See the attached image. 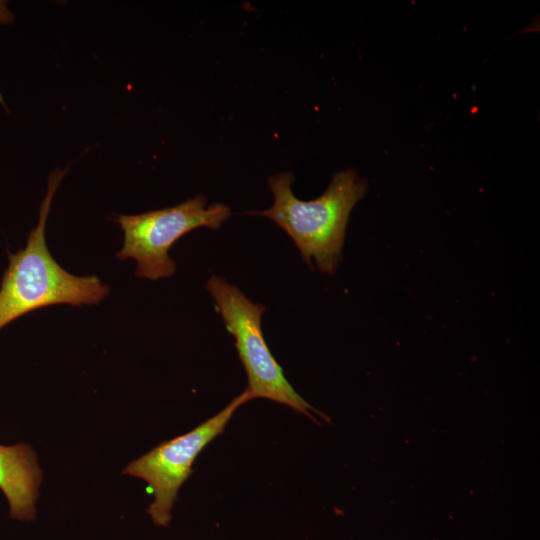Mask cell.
I'll return each mask as SVG.
<instances>
[{
  "instance_id": "2",
  "label": "cell",
  "mask_w": 540,
  "mask_h": 540,
  "mask_svg": "<svg viewBox=\"0 0 540 540\" xmlns=\"http://www.w3.org/2000/svg\"><path fill=\"white\" fill-rule=\"evenodd\" d=\"M292 182L290 172L270 177L272 207L250 214L265 216L283 229L311 269L315 260L320 271L333 274L342 258L350 212L364 196L367 183L355 170L347 169L333 175L321 196L302 201L293 194Z\"/></svg>"
},
{
  "instance_id": "5",
  "label": "cell",
  "mask_w": 540,
  "mask_h": 540,
  "mask_svg": "<svg viewBox=\"0 0 540 540\" xmlns=\"http://www.w3.org/2000/svg\"><path fill=\"white\" fill-rule=\"evenodd\" d=\"M249 400L251 396L245 389L216 415L193 430L160 443L124 468L123 474L142 479L153 494L147 513L155 526H169L178 491L192 474L195 459L223 433L235 411Z\"/></svg>"
},
{
  "instance_id": "1",
  "label": "cell",
  "mask_w": 540,
  "mask_h": 540,
  "mask_svg": "<svg viewBox=\"0 0 540 540\" xmlns=\"http://www.w3.org/2000/svg\"><path fill=\"white\" fill-rule=\"evenodd\" d=\"M68 169L50 173L37 225L30 230L25 247L8 254L9 263L0 283V330L46 306L95 305L109 294V287L97 276H76L63 269L46 244L45 227L52 200Z\"/></svg>"
},
{
  "instance_id": "7",
  "label": "cell",
  "mask_w": 540,
  "mask_h": 540,
  "mask_svg": "<svg viewBox=\"0 0 540 540\" xmlns=\"http://www.w3.org/2000/svg\"><path fill=\"white\" fill-rule=\"evenodd\" d=\"M14 20V15L7 7L6 1H0V25L10 24Z\"/></svg>"
},
{
  "instance_id": "6",
  "label": "cell",
  "mask_w": 540,
  "mask_h": 540,
  "mask_svg": "<svg viewBox=\"0 0 540 540\" xmlns=\"http://www.w3.org/2000/svg\"><path fill=\"white\" fill-rule=\"evenodd\" d=\"M43 472L31 445L20 442L0 444V490L11 519L30 522L36 517V502Z\"/></svg>"
},
{
  "instance_id": "3",
  "label": "cell",
  "mask_w": 540,
  "mask_h": 540,
  "mask_svg": "<svg viewBox=\"0 0 540 540\" xmlns=\"http://www.w3.org/2000/svg\"><path fill=\"white\" fill-rule=\"evenodd\" d=\"M227 331L234 337L239 358L247 374L251 399L264 398L304 413L317 422L311 412L330 422L292 387L272 355L262 332L261 319L266 307L252 302L224 277L213 275L206 283Z\"/></svg>"
},
{
  "instance_id": "4",
  "label": "cell",
  "mask_w": 540,
  "mask_h": 540,
  "mask_svg": "<svg viewBox=\"0 0 540 540\" xmlns=\"http://www.w3.org/2000/svg\"><path fill=\"white\" fill-rule=\"evenodd\" d=\"M206 202L203 195H197L173 207L137 215H115L114 221L124 233L123 246L116 257L134 259L137 278L171 277L176 270L175 262L168 255L172 245L197 228L218 229L231 215L227 205L206 206Z\"/></svg>"
}]
</instances>
